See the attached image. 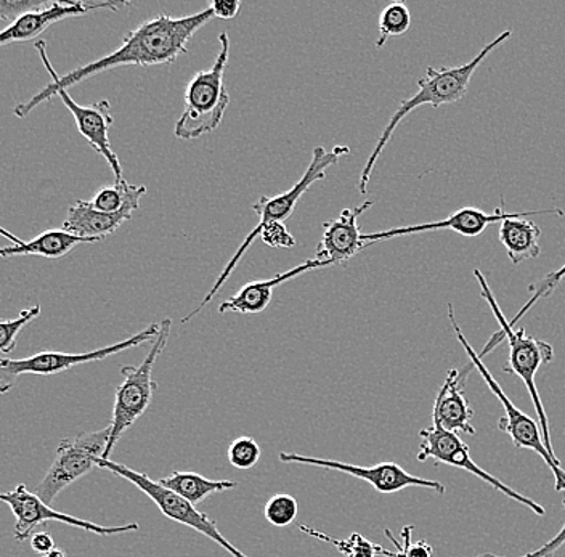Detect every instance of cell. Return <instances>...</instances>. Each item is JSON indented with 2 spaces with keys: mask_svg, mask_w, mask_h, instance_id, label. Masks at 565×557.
Here are the masks:
<instances>
[{
  "mask_svg": "<svg viewBox=\"0 0 565 557\" xmlns=\"http://www.w3.org/2000/svg\"><path fill=\"white\" fill-rule=\"evenodd\" d=\"M212 19H214V12H212L211 7L204 9L203 12L182 17V19H174L168 13H161L157 19L143 21L140 26L130 31L122 39V44L111 54L97 60V62L87 63L81 68L73 69L65 76H58L53 69L51 58L47 55V42L38 41L35 42V51L41 56L45 69L53 77L52 83L45 89L38 92L30 100L18 104L13 108V113L18 118L24 119L39 105L51 100L56 92L68 90L70 87L83 83L94 74L108 72V69L129 65H169V63L175 62L180 55L185 54L190 39Z\"/></svg>",
  "mask_w": 565,
  "mask_h": 557,
  "instance_id": "obj_1",
  "label": "cell"
},
{
  "mask_svg": "<svg viewBox=\"0 0 565 557\" xmlns=\"http://www.w3.org/2000/svg\"><path fill=\"white\" fill-rule=\"evenodd\" d=\"M511 36V30L504 31L500 36L494 38L490 44H487L471 62L465 63V65L455 66V68L436 69L433 68V66L427 68L426 76L418 81V90H416V94L409 97L408 100L402 101L401 107L392 115L391 121L384 127L376 147L371 151L369 161H366L365 168H363L362 174H360L359 190L362 195H365L366 190H369L374 165H376L377 160H380L381 154H383L384 148L387 147L391 137L394 136L395 129L404 121L406 116H408L413 109L424 107V105L439 108L440 105L457 104V101L461 100V98L468 94L469 84H471V77L472 74L476 73V69L482 65L487 56L492 54L494 49L500 47V45L504 44Z\"/></svg>",
  "mask_w": 565,
  "mask_h": 557,
  "instance_id": "obj_2",
  "label": "cell"
},
{
  "mask_svg": "<svg viewBox=\"0 0 565 557\" xmlns=\"http://www.w3.org/2000/svg\"><path fill=\"white\" fill-rule=\"evenodd\" d=\"M475 277L476 280L479 281L482 299L489 302L494 319H497L498 324H500V331L490 338L483 351L480 352L479 357H486L489 352H492L494 347L501 344V341H508V349H510V358H508V362H510V365L504 366V372L519 376L522 383L525 384V387H527L533 407H535L536 415H539V425L540 429H542L543 442H545L546 450L550 451L554 458H557L556 454H554L553 442H551L550 421H547L545 407H543V401L542 398H540L539 389H536L535 384L539 369L542 368L543 365L553 362V345L547 344L545 341L527 336L524 328L515 331L514 328L511 326L510 320H507L504 313L501 312L500 306H498L497 299H494L492 288L487 283L482 271L476 269Z\"/></svg>",
  "mask_w": 565,
  "mask_h": 557,
  "instance_id": "obj_3",
  "label": "cell"
},
{
  "mask_svg": "<svg viewBox=\"0 0 565 557\" xmlns=\"http://www.w3.org/2000/svg\"><path fill=\"white\" fill-rule=\"evenodd\" d=\"M351 153V148L349 147H334L333 150L328 151L327 148L316 147L313 148L312 161H310L309 168H307L306 174L302 175V179L296 183L292 189H289L288 192L280 193V195L274 196V199H268V196H263L259 199L257 203H254L253 211L259 216V224L249 232V235L246 236L243 245H239V248L236 249V253L233 254L232 259L228 260L225 269L222 270V274L218 275L215 283L212 285L210 292H207L206 298L201 301V304L193 310L189 315L183 317L182 323L190 322L193 317H196L201 310L204 309L214 296L224 288V285L227 283L230 277H232L233 271H235L236 266L242 263L243 256H245L249 246L253 245L254 239L259 238L260 232L267 224H271V222H285L288 221L289 217L295 213L296 204L298 201L302 199L303 193L313 185V183L318 182V180H323L327 178V169L331 168V165L338 164L339 160H341L344 154Z\"/></svg>",
  "mask_w": 565,
  "mask_h": 557,
  "instance_id": "obj_4",
  "label": "cell"
},
{
  "mask_svg": "<svg viewBox=\"0 0 565 557\" xmlns=\"http://www.w3.org/2000/svg\"><path fill=\"white\" fill-rule=\"evenodd\" d=\"M221 51L214 65L206 72L194 74L185 89V107L177 119L174 133L180 140H196L214 132L224 119L230 104L225 89V69L228 65V33L218 36Z\"/></svg>",
  "mask_w": 565,
  "mask_h": 557,
  "instance_id": "obj_5",
  "label": "cell"
},
{
  "mask_svg": "<svg viewBox=\"0 0 565 557\" xmlns=\"http://www.w3.org/2000/svg\"><path fill=\"white\" fill-rule=\"evenodd\" d=\"M171 330L172 320L166 319L143 362L139 366H122L124 381L116 387L115 407H113L111 422H109V439L104 460H109L119 439L150 407L153 390L157 387L153 381L154 363L168 345Z\"/></svg>",
  "mask_w": 565,
  "mask_h": 557,
  "instance_id": "obj_6",
  "label": "cell"
},
{
  "mask_svg": "<svg viewBox=\"0 0 565 557\" xmlns=\"http://www.w3.org/2000/svg\"><path fill=\"white\" fill-rule=\"evenodd\" d=\"M448 319H450L451 326H454L459 344L465 347L466 354L471 358L472 365L479 369L480 376H482L487 386L490 387V390H492L498 400L501 401L504 411H507L504 418H501L500 421H498V429L507 432L508 436L511 437L515 449L532 450L535 451L536 454H540V457L543 458V461H545L546 467L553 471L557 492L565 493V471L561 468L559 458H554L553 454L546 450L545 442H543L542 429H540L539 422H536L535 419L530 418L529 415H525L524 411L519 410V408L512 404L511 398L507 396V393L501 389L498 381L493 378L492 373H490L489 369H487V366L483 365L482 358L479 357V354H477L468 340H466L465 334H462L461 328H459L457 319H455V310L451 304H448Z\"/></svg>",
  "mask_w": 565,
  "mask_h": 557,
  "instance_id": "obj_7",
  "label": "cell"
},
{
  "mask_svg": "<svg viewBox=\"0 0 565 557\" xmlns=\"http://www.w3.org/2000/svg\"><path fill=\"white\" fill-rule=\"evenodd\" d=\"M161 323H151L140 333L134 334L129 340L106 345L97 351L84 352V354H71V352L44 351L26 358H7L0 355V394H9L17 386V381L24 375H58L66 369L74 368L84 363L100 362L106 357L119 354L127 349L137 347L145 342L157 340Z\"/></svg>",
  "mask_w": 565,
  "mask_h": 557,
  "instance_id": "obj_8",
  "label": "cell"
},
{
  "mask_svg": "<svg viewBox=\"0 0 565 557\" xmlns=\"http://www.w3.org/2000/svg\"><path fill=\"white\" fill-rule=\"evenodd\" d=\"M109 426L95 432H83L62 440L52 467L35 486V495L51 506L56 496L74 482L83 479L104 458L108 446Z\"/></svg>",
  "mask_w": 565,
  "mask_h": 557,
  "instance_id": "obj_9",
  "label": "cell"
},
{
  "mask_svg": "<svg viewBox=\"0 0 565 557\" xmlns=\"http://www.w3.org/2000/svg\"><path fill=\"white\" fill-rule=\"evenodd\" d=\"M98 468L113 472V474L119 475V478L126 479L130 484L136 485L151 502L157 504L162 516L177 522V524H182L185 525V527L200 532L204 537L212 539V542L217 543L222 548L227 549V553L233 557H247L222 535V532L218 531L217 522L212 521L207 514L198 511L194 504L186 502L185 499L177 495L172 490L166 489V486H162L159 482L148 478L143 472L134 471V469L124 467L121 463L104 460V458L98 461Z\"/></svg>",
  "mask_w": 565,
  "mask_h": 557,
  "instance_id": "obj_10",
  "label": "cell"
},
{
  "mask_svg": "<svg viewBox=\"0 0 565 557\" xmlns=\"http://www.w3.org/2000/svg\"><path fill=\"white\" fill-rule=\"evenodd\" d=\"M419 437H422V446H419L418 457H416L418 461L436 460L437 463L448 464V467L471 472L472 475L492 485L494 490L503 493L508 499L527 506L536 516H543V514H545V507H543L542 504L533 502V500L527 499V496L521 495V493L511 489L510 485L503 484L500 479L489 474L486 469L480 468L479 464L472 460L468 443L459 437V433L445 431L440 425L433 422V428L423 429V431L419 432Z\"/></svg>",
  "mask_w": 565,
  "mask_h": 557,
  "instance_id": "obj_11",
  "label": "cell"
},
{
  "mask_svg": "<svg viewBox=\"0 0 565 557\" xmlns=\"http://www.w3.org/2000/svg\"><path fill=\"white\" fill-rule=\"evenodd\" d=\"M0 502L9 504L15 516V539L23 543L33 537L35 528L47 522H62L70 527L81 528V531L90 532V534L100 535V537H111V535L127 534V532L139 531V524L119 525V527H104V525L94 524L79 519V517L70 516V514L58 513L52 510L49 504L42 502L35 492H30L26 485L20 484L10 492L0 493Z\"/></svg>",
  "mask_w": 565,
  "mask_h": 557,
  "instance_id": "obj_12",
  "label": "cell"
},
{
  "mask_svg": "<svg viewBox=\"0 0 565 557\" xmlns=\"http://www.w3.org/2000/svg\"><path fill=\"white\" fill-rule=\"evenodd\" d=\"M540 214H556L563 217L564 213L561 210H543V211H527V213H504L498 210L494 213H483L477 207H462L457 213L451 214L447 218H440L436 222H427V224L409 225V227L391 228V231L373 232V234H362L363 249L374 245L384 239L397 238V236L426 234V232L436 231H454L458 235L475 238L486 231L489 225L503 222L504 218H525L530 216H540Z\"/></svg>",
  "mask_w": 565,
  "mask_h": 557,
  "instance_id": "obj_13",
  "label": "cell"
},
{
  "mask_svg": "<svg viewBox=\"0 0 565 557\" xmlns=\"http://www.w3.org/2000/svg\"><path fill=\"white\" fill-rule=\"evenodd\" d=\"M281 463H299L310 464V467L333 469V471L345 472L352 478L360 479V481L369 482L376 492L380 493H397L401 490L409 489V486H419V489L436 490L437 493L444 495L445 486L437 481L430 479H422L418 475L409 474L404 468L398 467L397 463H380L374 467H355L351 463H342V461L324 460V458L303 457L299 453H280Z\"/></svg>",
  "mask_w": 565,
  "mask_h": 557,
  "instance_id": "obj_14",
  "label": "cell"
},
{
  "mask_svg": "<svg viewBox=\"0 0 565 557\" xmlns=\"http://www.w3.org/2000/svg\"><path fill=\"white\" fill-rule=\"evenodd\" d=\"M55 95H58L63 105L70 109L81 136L108 162L113 174H115V183L124 182L126 179H124L121 161L116 157L115 151L111 150V143H109V127L115 122L109 101L102 100L90 107H83L73 100L68 90H58Z\"/></svg>",
  "mask_w": 565,
  "mask_h": 557,
  "instance_id": "obj_15",
  "label": "cell"
},
{
  "mask_svg": "<svg viewBox=\"0 0 565 557\" xmlns=\"http://www.w3.org/2000/svg\"><path fill=\"white\" fill-rule=\"evenodd\" d=\"M124 6L126 3L121 2H51V6L45 7V9L26 13V15L10 23L6 30L0 31V47L18 44V42H28L41 36L45 30H49L52 24L58 23V21L87 15L92 10H119Z\"/></svg>",
  "mask_w": 565,
  "mask_h": 557,
  "instance_id": "obj_16",
  "label": "cell"
},
{
  "mask_svg": "<svg viewBox=\"0 0 565 557\" xmlns=\"http://www.w3.org/2000/svg\"><path fill=\"white\" fill-rule=\"evenodd\" d=\"M373 206V201H365L356 207H348L338 218L324 222L323 236L313 259L328 264V267L341 266L363 249L362 232L359 217Z\"/></svg>",
  "mask_w": 565,
  "mask_h": 557,
  "instance_id": "obj_17",
  "label": "cell"
},
{
  "mask_svg": "<svg viewBox=\"0 0 565 557\" xmlns=\"http://www.w3.org/2000/svg\"><path fill=\"white\" fill-rule=\"evenodd\" d=\"M472 366L475 365L471 363L465 368L448 372L447 379L441 384L439 394H437L433 422L440 425L445 431L469 433V436L476 433L475 426H472L475 411L465 396L466 381H468Z\"/></svg>",
  "mask_w": 565,
  "mask_h": 557,
  "instance_id": "obj_18",
  "label": "cell"
},
{
  "mask_svg": "<svg viewBox=\"0 0 565 557\" xmlns=\"http://www.w3.org/2000/svg\"><path fill=\"white\" fill-rule=\"evenodd\" d=\"M328 264L320 263L317 259H309L306 263L299 264L295 269L285 271V274L275 275L270 280L250 281L246 287L239 289L235 296L222 302L218 306V312H236L246 313V315H256L263 313L268 306H270L271 298H274V289L299 277V275L307 274V271L327 269Z\"/></svg>",
  "mask_w": 565,
  "mask_h": 557,
  "instance_id": "obj_19",
  "label": "cell"
},
{
  "mask_svg": "<svg viewBox=\"0 0 565 557\" xmlns=\"http://www.w3.org/2000/svg\"><path fill=\"white\" fill-rule=\"evenodd\" d=\"M134 211L122 210L119 213H100L94 210L88 201H76L70 207L66 214L63 228L70 234L81 236V238L95 239L102 242L105 236L115 234L124 222L132 218Z\"/></svg>",
  "mask_w": 565,
  "mask_h": 557,
  "instance_id": "obj_20",
  "label": "cell"
},
{
  "mask_svg": "<svg viewBox=\"0 0 565 557\" xmlns=\"http://www.w3.org/2000/svg\"><path fill=\"white\" fill-rule=\"evenodd\" d=\"M86 243H97L95 239L81 238L66 232L65 228H53L42 232L31 242H23L21 245H10L0 248V257L15 256H39L45 259H62L66 254L73 251L76 246Z\"/></svg>",
  "mask_w": 565,
  "mask_h": 557,
  "instance_id": "obj_21",
  "label": "cell"
},
{
  "mask_svg": "<svg viewBox=\"0 0 565 557\" xmlns=\"http://www.w3.org/2000/svg\"><path fill=\"white\" fill-rule=\"evenodd\" d=\"M539 225L529 218H504L500 225V242L507 248L514 266L527 259H535L542 253Z\"/></svg>",
  "mask_w": 565,
  "mask_h": 557,
  "instance_id": "obj_22",
  "label": "cell"
},
{
  "mask_svg": "<svg viewBox=\"0 0 565 557\" xmlns=\"http://www.w3.org/2000/svg\"><path fill=\"white\" fill-rule=\"evenodd\" d=\"M158 482L185 499L186 502L194 504V506L203 503L204 500L210 499L215 493L227 492V490L238 486L233 481H211V479L204 478L198 472L183 471L172 472V474L166 475Z\"/></svg>",
  "mask_w": 565,
  "mask_h": 557,
  "instance_id": "obj_23",
  "label": "cell"
},
{
  "mask_svg": "<svg viewBox=\"0 0 565 557\" xmlns=\"http://www.w3.org/2000/svg\"><path fill=\"white\" fill-rule=\"evenodd\" d=\"M145 195H147V186L129 185L124 180L121 183H115V185L98 190L88 203L100 213L113 214L122 210H130L136 213L140 207V200Z\"/></svg>",
  "mask_w": 565,
  "mask_h": 557,
  "instance_id": "obj_24",
  "label": "cell"
},
{
  "mask_svg": "<svg viewBox=\"0 0 565 557\" xmlns=\"http://www.w3.org/2000/svg\"><path fill=\"white\" fill-rule=\"evenodd\" d=\"M300 531L303 534L310 535V537L321 539V542L331 543L345 557H376L380 555L395 557V553L387 551L383 546L370 542V539L360 534H352L348 539H338L330 537V535L321 534V532L312 531L309 525H300Z\"/></svg>",
  "mask_w": 565,
  "mask_h": 557,
  "instance_id": "obj_25",
  "label": "cell"
},
{
  "mask_svg": "<svg viewBox=\"0 0 565 557\" xmlns=\"http://www.w3.org/2000/svg\"><path fill=\"white\" fill-rule=\"evenodd\" d=\"M409 26H412V13H409L408 7L404 2L388 3L377 21L380 39H377L376 47H384L391 38L404 36Z\"/></svg>",
  "mask_w": 565,
  "mask_h": 557,
  "instance_id": "obj_26",
  "label": "cell"
},
{
  "mask_svg": "<svg viewBox=\"0 0 565 557\" xmlns=\"http://www.w3.org/2000/svg\"><path fill=\"white\" fill-rule=\"evenodd\" d=\"M41 306L35 304L30 307V309L21 310L17 319H0V355L12 354L13 349H15L18 334L23 331L26 324H30L41 315Z\"/></svg>",
  "mask_w": 565,
  "mask_h": 557,
  "instance_id": "obj_27",
  "label": "cell"
},
{
  "mask_svg": "<svg viewBox=\"0 0 565 557\" xmlns=\"http://www.w3.org/2000/svg\"><path fill=\"white\" fill-rule=\"evenodd\" d=\"M298 511L299 506L295 496L278 493L265 503L264 516L275 527H288L298 517Z\"/></svg>",
  "mask_w": 565,
  "mask_h": 557,
  "instance_id": "obj_28",
  "label": "cell"
},
{
  "mask_svg": "<svg viewBox=\"0 0 565 557\" xmlns=\"http://www.w3.org/2000/svg\"><path fill=\"white\" fill-rule=\"evenodd\" d=\"M260 454H263V450H260L259 443L253 437L247 436L233 440L227 450L230 464L233 468L242 469V471L256 467L259 463Z\"/></svg>",
  "mask_w": 565,
  "mask_h": 557,
  "instance_id": "obj_29",
  "label": "cell"
},
{
  "mask_svg": "<svg viewBox=\"0 0 565 557\" xmlns=\"http://www.w3.org/2000/svg\"><path fill=\"white\" fill-rule=\"evenodd\" d=\"M565 277V264L561 269L551 271L546 277H543L542 280L536 281V283L530 285L529 291L532 292V298L529 299L527 304H524L521 310H519L518 315L511 320L512 326H515V323L525 315V313L530 312L533 306L543 298H550L556 288L559 287L561 281Z\"/></svg>",
  "mask_w": 565,
  "mask_h": 557,
  "instance_id": "obj_30",
  "label": "cell"
},
{
  "mask_svg": "<svg viewBox=\"0 0 565 557\" xmlns=\"http://www.w3.org/2000/svg\"><path fill=\"white\" fill-rule=\"evenodd\" d=\"M412 525H406L404 531H402V539H404V543H398V539L392 535V532L386 531L388 539H391V542L394 543L395 548H397L395 557H433V546H430L429 543L424 542V539H422V542L412 543Z\"/></svg>",
  "mask_w": 565,
  "mask_h": 557,
  "instance_id": "obj_31",
  "label": "cell"
},
{
  "mask_svg": "<svg viewBox=\"0 0 565 557\" xmlns=\"http://www.w3.org/2000/svg\"><path fill=\"white\" fill-rule=\"evenodd\" d=\"M49 3L45 0H0V20L17 21L26 13L45 9Z\"/></svg>",
  "mask_w": 565,
  "mask_h": 557,
  "instance_id": "obj_32",
  "label": "cell"
},
{
  "mask_svg": "<svg viewBox=\"0 0 565 557\" xmlns=\"http://www.w3.org/2000/svg\"><path fill=\"white\" fill-rule=\"evenodd\" d=\"M259 238L270 248L288 249L296 246L295 236L289 234L288 228L281 222H271V224L265 225L259 234Z\"/></svg>",
  "mask_w": 565,
  "mask_h": 557,
  "instance_id": "obj_33",
  "label": "cell"
},
{
  "mask_svg": "<svg viewBox=\"0 0 565 557\" xmlns=\"http://www.w3.org/2000/svg\"><path fill=\"white\" fill-rule=\"evenodd\" d=\"M564 507H565V502H564ZM563 545H565V522H564L563 528H561V531L557 532V534L554 535V537L551 538L550 542H546L545 545L540 546V548L535 549V551L527 553V555L515 556V557H551ZM477 557H507V556H497V555H493V553H486V555H480Z\"/></svg>",
  "mask_w": 565,
  "mask_h": 557,
  "instance_id": "obj_34",
  "label": "cell"
},
{
  "mask_svg": "<svg viewBox=\"0 0 565 557\" xmlns=\"http://www.w3.org/2000/svg\"><path fill=\"white\" fill-rule=\"evenodd\" d=\"M210 7L217 19L233 20L238 15L242 2H238V0H214Z\"/></svg>",
  "mask_w": 565,
  "mask_h": 557,
  "instance_id": "obj_35",
  "label": "cell"
},
{
  "mask_svg": "<svg viewBox=\"0 0 565 557\" xmlns=\"http://www.w3.org/2000/svg\"><path fill=\"white\" fill-rule=\"evenodd\" d=\"M31 548L38 555L47 556L49 553L56 548L55 539L49 532H34L33 537L30 538Z\"/></svg>",
  "mask_w": 565,
  "mask_h": 557,
  "instance_id": "obj_36",
  "label": "cell"
},
{
  "mask_svg": "<svg viewBox=\"0 0 565 557\" xmlns=\"http://www.w3.org/2000/svg\"><path fill=\"white\" fill-rule=\"evenodd\" d=\"M0 236H3V238L9 239L12 245H21L23 243V239L18 238L17 235L10 234L9 231H6V228L0 227Z\"/></svg>",
  "mask_w": 565,
  "mask_h": 557,
  "instance_id": "obj_37",
  "label": "cell"
},
{
  "mask_svg": "<svg viewBox=\"0 0 565 557\" xmlns=\"http://www.w3.org/2000/svg\"><path fill=\"white\" fill-rule=\"evenodd\" d=\"M44 557H66L65 553H63V549L55 548L53 551L49 553L47 556Z\"/></svg>",
  "mask_w": 565,
  "mask_h": 557,
  "instance_id": "obj_38",
  "label": "cell"
}]
</instances>
